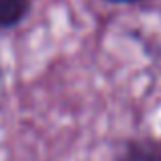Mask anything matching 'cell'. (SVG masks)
<instances>
[{
    "mask_svg": "<svg viewBox=\"0 0 161 161\" xmlns=\"http://www.w3.org/2000/svg\"><path fill=\"white\" fill-rule=\"evenodd\" d=\"M33 0H0V31L14 29L29 16Z\"/></svg>",
    "mask_w": 161,
    "mask_h": 161,
    "instance_id": "obj_2",
    "label": "cell"
},
{
    "mask_svg": "<svg viewBox=\"0 0 161 161\" xmlns=\"http://www.w3.org/2000/svg\"><path fill=\"white\" fill-rule=\"evenodd\" d=\"M114 161H161V139L155 135L130 137Z\"/></svg>",
    "mask_w": 161,
    "mask_h": 161,
    "instance_id": "obj_1",
    "label": "cell"
},
{
    "mask_svg": "<svg viewBox=\"0 0 161 161\" xmlns=\"http://www.w3.org/2000/svg\"><path fill=\"white\" fill-rule=\"evenodd\" d=\"M108 4H141V2H147V0H104Z\"/></svg>",
    "mask_w": 161,
    "mask_h": 161,
    "instance_id": "obj_3",
    "label": "cell"
}]
</instances>
